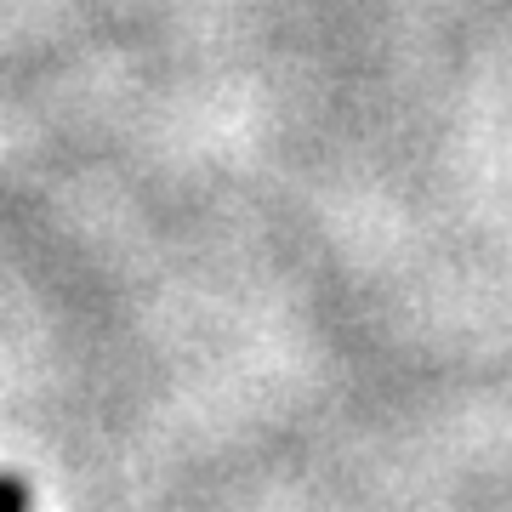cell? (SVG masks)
<instances>
[{"mask_svg": "<svg viewBox=\"0 0 512 512\" xmlns=\"http://www.w3.org/2000/svg\"><path fill=\"white\" fill-rule=\"evenodd\" d=\"M0 512H35V495L18 473H0Z\"/></svg>", "mask_w": 512, "mask_h": 512, "instance_id": "6da1fadb", "label": "cell"}]
</instances>
